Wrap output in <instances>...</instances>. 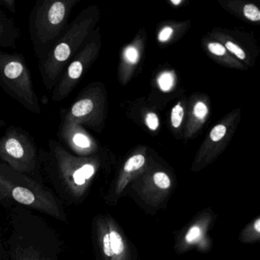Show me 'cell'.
Segmentation results:
<instances>
[{
    "label": "cell",
    "instance_id": "cell-1",
    "mask_svg": "<svg viewBox=\"0 0 260 260\" xmlns=\"http://www.w3.org/2000/svg\"><path fill=\"white\" fill-rule=\"evenodd\" d=\"M5 260H60L61 240L54 229L29 208L13 205L9 213Z\"/></svg>",
    "mask_w": 260,
    "mask_h": 260
},
{
    "label": "cell",
    "instance_id": "cell-2",
    "mask_svg": "<svg viewBox=\"0 0 260 260\" xmlns=\"http://www.w3.org/2000/svg\"><path fill=\"white\" fill-rule=\"evenodd\" d=\"M51 148L49 155L39 156L41 170L43 168L51 189L60 202L78 204L95 174V167L72 156L57 144Z\"/></svg>",
    "mask_w": 260,
    "mask_h": 260
},
{
    "label": "cell",
    "instance_id": "cell-3",
    "mask_svg": "<svg viewBox=\"0 0 260 260\" xmlns=\"http://www.w3.org/2000/svg\"><path fill=\"white\" fill-rule=\"evenodd\" d=\"M0 185L15 204L36 210L60 221H68L63 202L44 182L0 164Z\"/></svg>",
    "mask_w": 260,
    "mask_h": 260
},
{
    "label": "cell",
    "instance_id": "cell-4",
    "mask_svg": "<svg viewBox=\"0 0 260 260\" xmlns=\"http://www.w3.org/2000/svg\"><path fill=\"white\" fill-rule=\"evenodd\" d=\"M74 0H44L31 12L29 31L39 63L43 61L62 37L68 26Z\"/></svg>",
    "mask_w": 260,
    "mask_h": 260
},
{
    "label": "cell",
    "instance_id": "cell-5",
    "mask_svg": "<svg viewBox=\"0 0 260 260\" xmlns=\"http://www.w3.org/2000/svg\"><path fill=\"white\" fill-rule=\"evenodd\" d=\"M89 22L81 17L68 25L66 31L43 61L39 70L44 86L52 92L71 57L79 49L89 29Z\"/></svg>",
    "mask_w": 260,
    "mask_h": 260
},
{
    "label": "cell",
    "instance_id": "cell-6",
    "mask_svg": "<svg viewBox=\"0 0 260 260\" xmlns=\"http://www.w3.org/2000/svg\"><path fill=\"white\" fill-rule=\"evenodd\" d=\"M0 86L28 110L40 113L31 74L20 56L0 51Z\"/></svg>",
    "mask_w": 260,
    "mask_h": 260
},
{
    "label": "cell",
    "instance_id": "cell-7",
    "mask_svg": "<svg viewBox=\"0 0 260 260\" xmlns=\"http://www.w3.org/2000/svg\"><path fill=\"white\" fill-rule=\"evenodd\" d=\"M19 135H8L0 140V158L4 164L19 173L44 182L40 161L31 144H25Z\"/></svg>",
    "mask_w": 260,
    "mask_h": 260
},
{
    "label": "cell",
    "instance_id": "cell-8",
    "mask_svg": "<svg viewBox=\"0 0 260 260\" xmlns=\"http://www.w3.org/2000/svg\"><path fill=\"white\" fill-rule=\"evenodd\" d=\"M19 37V30L13 21L0 11V48L13 46Z\"/></svg>",
    "mask_w": 260,
    "mask_h": 260
},
{
    "label": "cell",
    "instance_id": "cell-9",
    "mask_svg": "<svg viewBox=\"0 0 260 260\" xmlns=\"http://www.w3.org/2000/svg\"><path fill=\"white\" fill-rule=\"evenodd\" d=\"M109 234L111 246H112L114 255H121L124 250V240H123L121 234L112 228H109Z\"/></svg>",
    "mask_w": 260,
    "mask_h": 260
},
{
    "label": "cell",
    "instance_id": "cell-10",
    "mask_svg": "<svg viewBox=\"0 0 260 260\" xmlns=\"http://www.w3.org/2000/svg\"><path fill=\"white\" fill-rule=\"evenodd\" d=\"M144 164H145V157L143 155H135L126 162L124 167V171L127 173L136 171L141 169Z\"/></svg>",
    "mask_w": 260,
    "mask_h": 260
},
{
    "label": "cell",
    "instance_id": "cell-11",
    "mask_svg": "<svg viewBox=\"0 0 260 260\" xmlns=\"http://www.w3.org/2000/svg\"><path fill=\"white\" fill-rule=\"evenodd\" d=\"M153 182L158 188L162 189H168L171 185L170 177L162 172H158L153 176Z\"/></svg>",
    "mask_w": 260,
    "mask_h": 260
},
{
    "label": "cell",
    "instance_id": "cell-12",
    "mask_svg": "<svg viewBox=\"0 0 260 260\" xmlns=\"http://www.w3.org/2000/svg\"><path fill=\"white\" fill-rule=\"evenodd\" d=\"M72 141L74 145L78 148L87 149L91 146V141L89 138L84 134L79 133V132L73 135Z\"/></svg>",
    "mask_w": 260,
    "mask_h": 260
},
{
    "label": "cell",
    "instance_id": "cell-13",
    "mask_svg": "<svg viewBox=\"0 0 260 260\" xmlns=\"http://www.w3.org/2000/svg\"><path fill=\"white\" fill-rule=\"evenodd\" d=\"M243 14L246 19L252 22H258L260 20V11L255 6L248 4L243 8Z\"/></svg>",
    "mask_w": 260,
    "mask_h": 260
},
{
    "label": "cell",
    "instance_id": "cell-14",
    "mask_svg": "<svg viewBox=\"0 0 260 260\" xmlns=\"http://www.w3.org/2000/svg\"><path fill=\"white\" fill-rule=\"evenodd\" d=\"M183 108L181 106V105L178 104L172 110L171 121L173 127L176 128L180 126L182 119H183Z\"/></svg>",
    "mask_w": 260,
    "mask_h": 260
},
{
    "label": "cell",
    "instance_id": "cell-15",
    "mask_svg": "<svg viewBox=\"0 0 260 260\" xmlns=\"http://www.w3.org/2000/svg\"><path fill=\"white\" fill-rule=\"evenodd\" d=\"M158 84L164 92L170 90L173 86V77L170 73H164L158 79Z\"/></svg>",
    "mask_w": 260,
    "mask_h": 260
},
{
    "label": "cell",
    "instance_id": "cell-16",
    "mask_svg": "<svg viewBox=\"0 0 260 260\" xmlns=\"http://www.w3.org/2000/svg\"><path fill=\"white\" fill-rule=\"evenodd\" d=\"M100 241H101V246L103 248V252L106 257H113L114 253L112 252V246H111L110 238L108 231L103 233V237H100Z\"/></svg>",
    "mask_w": 260,
    "mask_h": 260
},
{
    "label": "cell",
    "instance_id": "cell-17",
    "mask_svg": "<svg viewBox=\"0 0 260 260\" xmlns=\"http://www.w3.org/2000/svg\"><path fill=\"white\" fill-rule=\"evenodd\" d=\"M226 128L223 124L216 125L210 133V138L214 142L220 141L226 135Z\"/></svg>",
    "mask_w": 260,
    "mask_h": 260
},
{
    "label": "cell",
    "instance_id": "cell-18",
    "mask_svg": "<svg viewBox=\"0 0 260 260\" xmlns=\"http://www.w3.org/2000/svg\"><path fill=\"white\" fill-rule=\"evenodd\" d=\"M226 48L228 51L235 54L238 58L241 59V60H244L246 58V54H245L243 50L236 44L231 42H228L226 43Z\"/></svg>",
    "mask_w": 260,
    "mask_h": 260
},
{
    "label": "cell",
    "instance_id": "cell-19",
    "mask_svg": "<svg viewBox=\"0 0 260 260\" xmlns=\"http://www.w3.org/2000/svg\"><path fill=\"white\" fill-rule=\"evenodd\" d=\"M208 107L202 102H199L194 107V114L199 119H204L208 114Z\"/></svg>",
    "mask_w": 260,
    "mask_h": 260
},
{
    "label": "cell",
    "instance_id": "cell-20",
    "mask_svg": "<svg viewBox=\"0 0 260 260\" xmlns=\"http://www.w3.org/2000/svg\"><path fill=\"white\" fill-rule=\"evenodd\" d=\"M125 57L129 63L135 64L139 59V53L137 51L136 48L134 47H129L126 49Z\"/></svg>",
    "mask_w": 260,
    "mask_h": 260
},
{
    "label": "cell",
    "instance_id": "cell-21",
    "mask_svg": "<svg viewBox=\"0 0 260 260\" xmlns=\"http://www.w3.org/2000/svg\"><path fill=\"white\" fill-rule=\"evenodd\" d=\"M201 229L199 226H192L185 236V240L188 242V243H193L194 240H197L201 236Z\"/></svg>",
    "mask_w": 260,
    "mask_h": 260
},
{
    "label": "cell",
    "instance_id": "cell-22",
    "mask_svg": "<svg viewBox=\"0 0 260 260\" xmlns=\"http://www.w3.org/2000/svg\"><path fill=\"white\" fill-rule=\"evenodd\" d=\"M146 124L151 131H156L159 126V119L154 113H149L146 118Z\"/></svg>",
    "mask_w": 260,
    "mask_h": 260
},
{
    "label": "cell",
    "instance_id": "cell-23",
    "mask_svg": "<svg viewBox=\"0 0 260 260\" xmlns=\"http://www.w3.org/2000/svg\"><path fill=\"white\" fill-rule=\"evenodd\" d=\"M210 52L217 56H222L226 53V48L219 43H210L208 45Z\"/></svg>",
    "mask_w": 260,
    "mask_h": 260
},
{
    "label": "cell",
    "instance_id": "cell-24",
    "mask_svg": "<svg viewBox=\"0 0 260 260\" xmlns=\"http://www.w3.org/2000/svg\"><path fill=\"white\" fill-rule=\"evenodd\" d=\"M14 202L7 196L2 187L0 185V206H4L5 208H11Z\"/></svg>",
    "mask_w": 260,
    "mask_h": 260
},
{
    "label": "cell",
    "instance_id": "cell-25",
    "mask_svg": "<svg viewBox=\"0 0 260 260\" xmlns=\"http://www.w3.org/2000/svg\"><path fill=\"white\" fill-rule=\"evenodd\" d=\"M173 34V29L170 27H166L159 33L158 39L162 42H167Z\"/></svg>",
    "mask_w": 260,
    "mask_h": 260
},
{
    "label": "cell",
    "instance_id": "cell-26",
    "mask_svg": "<svg viewBox=\"0 0 260 260\" xmlns=\"http://www.w3.org/2000/svg\"><path fill=\"white\" fill-rule=\"evenodd\" d=\"M0 260H5V245H4L1 229H0Z\"/></svg>",
    "mask_w": 260,
    "mask_h": 260
},
{
    "label": "cell",
    "instance_id": "cell-27",
    "mask_svg": "<svg viewBox=\"0 0 260 260\" xmlns=\"http://www.w3.org/2000/svg\"><path fill=\"white\" fill-rule=\"evenodd\" d=\"M0 4L5 6L7 8H8L10 11L13 13H16L15 10V1H11V0H5V1H0Z\"/></svg>",
    "mask_w": 260,
    "mask_h": 260
},
{
    "label": "cell",
    "instance_id": "cell-28",
    "mask_svg": "<svg viewBox=\"0 0 260 260\" xmlns=\"http://www.w3.org/2000/svg\"><path fill=\"white\" fill-rule=\"evenodd\" d=\"M254 229L256 231L258 234H259L260 232V218H257L255 220V221L254 222Z\"/></svg>",
    "mask_w": 260,
    "mask_h": 260
},
{
    "label": "cell",
    "instance_id": "cell-29",
    "mask_svg": "<svg viewBox=\"0 0 260 260\" xmlns=\"http://www.w3.org/2000/svg\"><path fill=\"white\" fill-rule=\"evenodd\" d=\"M172 4H175V5H179V4L182 3V0H178V1H175V0H172Z\"/></svg>",
    "mask_w": 260,
    "mask_h": 260
}]
</instances>
